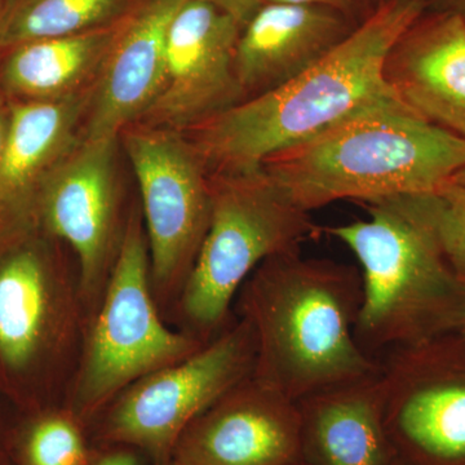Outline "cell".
Here are the masks:
<instances>
[{
    "instance_id": "obj_1",
    "label": "cell",
    "mask_w": 465,
    "mask_h": 465,
    "mask_svg": "<svg viewBox=\"0 0 465 465\" xmlns=\"http://www.w3.org/2000/svg\"><path fill=\"white\" fill-rule=\"evenodd\" d=\"M360 269L307 258L302 249L272 256L244 284L242 308L256 341L252 376L299 402L381 370L358 344Z\"/></svg>"
},
{
    "instance_id": "obj_2",
    "label": "cell",
    "mask_w": 465,
    "mask_h": 465,
    "mask_svg": "<svg viewBox=\"0 0 465 465\" xmlns=\"http://www.w3.org/2000/svg\"><path fill=\"white\" fill-rule=\"evenodd\" d=\"M423 12L418 0H390L307 72L198 125L194 148L204 166L213 173H253L272 155L397 99L382 74L385 58Z\"/></svg>"
},
{
    "instance_id": "obj_3",
    "label": "cell",
    "mask_w": 465,
    "mask_h": 465,
    "mask_svg": "<svg viewBox=\"0 0 465 465\" xmlns=\"http://www.w3.org/2000/svg\"><path fill=\"white\" fill-rule=\"evenodd\" d=\"M464 167L465 140L424 121L399 99L361 110L262 166L309 213L339 201L430 194Z\"/></svg>"
},
{
    "instance_id": "obj_4",
    "label": "cell",
    "mask_w": 465,
    "mask_h": 465,
    "mask_svg": "<svg viewBox=\"0 0 465 465\" xmlns=\"http://www.w3.org/2000/svg\"><path fill=\"white\" fill-rule=\"evenodd\" d=\"M362 204L367 219L322 229L345 244L360 264L358 344L381 358L460 331L465 286L409 195Z\"/></svg>"
},
{
    "instance_id": "obj_5",
    "label": "cell",
    "mask_w": 465,
    "mask_h": 465,
    "mask_svg": "<svg viewBox=\"0 0 465 465\" xmlns=\"http://www.w3.org/2000/svg\"><path fill=\"white\" fill-rule=\"evenodd\" d=\"M211 215L183 296L202 332L219 329L235 292L262 262L316 238L322 228L260 168L210 177Z\"/></svg>"
},
{
    "instance_id": "obj_6",
    "label": "cell",
    "mask_w": 465,
    "mask_h": 465,
    "mask_svg": "<svg viewBox=\"0 0 465 465\" xmlns=\"http://www.w3.org/2000/svg\"><path fill=\"white\" fill-rule=\"evenodd\" d=\"M384 423L402 465H465V336L381 358Z\"/></svg>"
},
{
    "instance_id": "obj_7",
    "label": "cell",
    "mask_w": 465,
    "mask_h": 465,
    "mask_svg": "<svg viewBox=\"0 0 465 465\" xmlns=\"http://www.w3.org/2000/svg\"><path fill=\"white\" fill-rule=\"evenodd\" d=\"M203 347L168 330L155 311L149 289V250L142 228L131 220L110 280L105 302L92 331L79 397L96 406Z\"/></svg>"
},
{
    "instance_id": "obj_8",
    "label": "cell",
    "mask_w": 465,
    "mask_h": 465,
    "mask_svg": "<svg viewBox=\"0 0 465 465\" xmlns=\"http://www.w3.org/2000/svg\"><path fill=\"white\" fill-rule=\"evenodd\" d=\"M255 358V333L241 321L192 356L134 382L113 411L110 434L166 457L202 412L252 376Z\"/></svg>"
},
{
    "instance_id": "obj_9",
    "label": "cell",
    "mask_w": 465,
    "mask_h": 465,
    "mask_svg": "<svg viewBox=\"0 0 465 465\" xmlns=\"http://www.w3.org/2000/svg\"><path fill=\"white\" fill-rule=\"evenodd\" d=\"M124 145L142 192L153 274L168 282L194 262L206 235L207 168L194 145L163 131H130Z\"/></svg>"
},
{
    "instance_id": "obj_10",
    "label": "cell",
    "mask_w": 465,
    "mask_h": 465,
    "mask_svg": "<svg viewBox=\"0 0 465 465\" xmlns=\"http://www.w3.org/2000/svg\"><path fill=\"white\" fill-rule=\"evenodd\" d=\"M242 27L204 0H186L167 35L166 76L145 113L157 124H202L243 101L235 74Z\"/></svg>"
},
{
    "instance_id": "obj_11",
    "label": "cell",
    "mask_w": 465,
    "mask_h": 465,
    "mask_svg": "<svg viewBox=\"0 0 465 465\" xmlns=\"http://www.w3.org/2000/svg\"><path fill=\"white\" fill-rule=\"evenodd\" d=\"M177 465H289L302 461L298 402L250 376L180 437Z\"/></svg>"
},
{
    "instance_id": "obj_12",
    "label": "cell",
    "mask_w": 465,
    "mask_h": 465,
    "mask_svg": "<svg viewBox=\"0 0 465 465\" xmlns=\"http://www.w3.org/2000/svg\"><path fill=\"white\" fill-rule=\"evenodd\" d=\"M388 87L416 115L465 140V20L423 12L391 45Z\"/></svg>"
},
{
    "instance_id": "obj_13",
    "label": "cell",
    "mask_w": 465,
    "mask_h": 465,
    "mask_svg": "<svg viewBox=\"0 0 465 465\" xmlns=\"http://www.w3.org/2000/svg\"><path fill=\"white\" fill-rule=\"evenodd\" d=\"M358 26L332 9L265 2L242 27L234 67L243 101L289 84L335 50Z\"/></svg>"
},
{
    "instance_id": "obj_14",
    "label": "cell",
    "mask_w": 465,
    "mask_h": 465,
    "mask_svg": "<svg viewBox=\"0 0 465 465\" xmlns=\"http://www.w3.org/2000/svg\"><path fill=\"white\" fill-rule=\"evenodd\" d=\"M116 137L87 139L51 168L43 185L50 231L74 249L87 287L99 280L108 256L115 207Z\"/></svg>"
},
{
    "instance_id": "obj_15",
    "label": "cell",
    "mask_w": 465,
    "mask_h": 465,
    "mask_svg": "<svg viewBox=\"0 0 465 465\" xmlns=\"http://www.w3.org/2000/svg\"><path fill=\"white\" fill-rule=\"evenodd\" d=\"M186 0H146L106 52L87 139L118 137L122 128L145 114L166 76L167 35Z\"/></svg>"
},
{
    "instance_id": "obj_16",
    "label": "cell",
    "mask_w": 465,
    "mask_h": 465,
    "mask_svg": "<svg viewBox=\"0 0 465 465\" xmlns=\"http://www.w3.org/2000/svg\"><path fill=\"white\" fill-rule=\"evenodd\" d=\"M381 371L298 402L302 461L308 465H394L384 423Z\"/></svg>"
},
{
    "instance_id": "obj_17",
    "label": "cell",
    "mask_w": 465,
    "mask_h": 465,
    "mask_svg": "<svg viewBox=\"0 0 465 465\" xmlns=\"http://www.w3.org/2000/svg\"><path fill=\"white\" fill-rule=\"evenodd\" d=\"M76 114L78 104L72 100H33L12 106L0 164V207L21 200L51 170Z\"/></svg>"
},
{
    "instance_id": "obj_18",
    "label": "cell",
    "mask_w": 465,
    "mask_h": 465,
    "mask_svg": "<svg viewBox=\"0 0 465 465\" xmlns=\"http://www.w3.org/2000/svg\"><path fill=\"white\" fill-rule=\"evenodd\" d=\"M51 286L41 256L21 250L0 264V361L26 369L47 336Z\"/></svg>"
},
{
    "instance_id": "obj_19",
    "label": "cell",
    "mask_w": 465,
    "mask_h": 465,
    "mask_svg": "<svg viewBox=\"0 0 465 465\" xmlns=\"http://www.w3.org/2000/svg\"><path fill=\"white\" fill-rule=\"evenodd\" d=\"M114 35L108 30H92L16 45L9 50L3 66L5 88L27 99H56L106 54Z\"/></svg>"
},
{
    "instance_id": "obj_20",
    "label": "cell",
    "mask_w": 465,
    "mask_h": 465,
    "mask_svg": "<svg viewBox=\"0 0 465 465\" xmlns=\"http://www.w3.org/2000/svg\"><path fill=\"white\" fill-rule=\"evenodd\" d=\"M125 0H5L0 50L23 43L64 38L96 30Z\"/></svg>"
},
{
    "instance_id": "obj_21",
    "label": "cell",
    "mask_w": 465,
    "mask_h": 465,
    "mask_svg": "<svg viewBox=\"0 0 465 465\" xmlns=\"http://www.w3.org/2000/svg\"><path fill=\"white\" fill-rule=\"evenodd\" d=\"M440 252L465 286V186L454 182L430 194L409 195Z\"/></svg>"
},
{
    "instance_id": "obj_22",
    "label": "cell",
    "mask_w": 465,
    "mask_h": 465,
    "mask_svg": "<svg viewBox=\"0 0 465 465\" xmlns=\"http://www.w3.org/2000/svg\"><path fill=\"white\" fill-rule=\"evenodd\" d=\"M27 459L30 465H84L85 450L74 425L50 418L33 428Z\"/></svg>"
},
{
    "instance_id": "obj_23",
    "label": "cell",
    "mask_w": 465,
    "mask_h": 465,
    "mask_svg": "<svg viewBox=\"0 0 465 465\" xmlns=\"http://www.w3.org/2000/svg\"><path fill=\"white\" fill-rule=\"evenodd\" d=\"M266 2L302 3V5H320L332 9L351 21L354 26H360L370 17L374 16L390 0H266Z\"/></svg>"
},
{
    "instance_id": "obj_24",
    "label": "cell",
    "mask_w": 465,
    "mask_h": 465,
    "mask_svg": "<svg viewBox=\"0 0 465 465\" xmlns=\"http://www.w3.org/2000/svg\"><path fill=\"white\" fill-rule=\"evenodd\" d=\"M213 7L229 15L237 21L238 25L243 27L255 16L256 12L262 7L266 0H204Z\"/></svg>"
},
{
    "instance_id": "obj_25",
    "label": "cell",
    "mask_w": 465,
    "mask_h": 465,
    "mask_svg": "<svg viewBox=\"0 0 465 465\" xmlns=\"http://www.w3.org/2000/svg\"><path fill=\"white\" fill-rule=\"evenodd\" d=\"M424 12H446L465 20V0H418Z\"/></svg>"
},
{
    "instance_id": "obj_26",
    "label": "cell",
    "mask_w": 465,
    "mask_h": 465,
    "mask_svg": "<svg viewBox=\"0 0 465 465\" xmlns=\"http://www.w3.org/2000/svg\"><path fill=\"white\" fill-rule=\"evenodd\" d=\"M96 465H139L137 464L136 458L130 452H115V454L109 455L104 458Z\"/></svg>"
},
{
    "instance_id": "obj_27",
    "label": "cell",
    "mask_w": 465,
    "mask_h": 465,
    "mask_svg": "<svg viewBox=\"0 0 465 465\" xmlns=\"http://www.w3.org/2000/svg\"><path fill=\"white\" fill-rule=\"evenodd\" d=\"M9 110L0 108V164H2L3 152H5V137H7Z\"/></svg>"
},
{
    "instance_id": "obj_28",
    "label": "cell",
    "mask_w": 465,
    "mask_h": 465,
    "mask_svg": "<svg viewBox=\"0 0 465 465\" xmlns=\"http://www.w3.org/2000/svg\"><path fill=\"white\" fill-rule=\"evenodd\" d=\"M452 182L460 183V185L465 186V167L461 168L460 171L457 173V176L454 177V180Z\"/></svg>"
},
{
    "instance_id": "obj_29",
    "label": "cell",
    "mask_w": 465,
    "mask_h": 465,
    "mask_svg": "<svg viewBox=\"0 0 465 465\" xmlns=\"http://www.w3.org/2000/svg\"><path fill=\"white\" fill-rule=\"evenodd\" d=\"M5 0H0V21H2L3 11H5Z\"/></svg>"
},
{
    "instance_id": "obj_30",
    "label": "cell",
    "mask_w": 465,
    "mask_h": 465,
    "mask_svg": "<svg viewBox=\"0 0 465 465\" xmlns=\"http://www.w3.org/2000/svg\"><path fill=\"white\" fill-rule=\"evenodd\" d=\"M459 332L463 333V335L465 336V318H464V322H463V324H461L460 331H459Z\"/></svg>"
},
{
    "instance_id": "obj_31",
    "label": "cell",
    "mask_w": 465,
    "mask_h": 465,
    "mask_svg": "<svg viewBox=\"0 0 465 465\" xmlns=\"http://www.w3.org/2000/svg\"><path fill=\"white\" fill-rule=\"evenodd\" d=\"M289 465H308V464H305L304 461H298V463H292V464H289Z\"/></svg>"
},
{
    "instance_id": "obj_32",
    "label": "cell",
    "mask_w": 465,
    "mask_h": 465,
    "mask_svg": "<svg viewBox=\"0 0 465 465\" xmlns=\"http://www.w3.org/2000/svg\"><path fill=\"white\" fill-rule=\"evenodd\" d=\"M394 465H402V464H401L399 460H396V463H394Z\"/></svg>"
}]
</instances>
